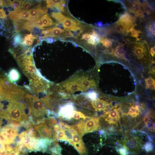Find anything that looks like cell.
I'll return each instance as SVG.
<instances>
[{"label": "cell", "instance_id": "obj_18", "mask_svg": "<svg viewBox=\"0 0 155 155\" xmlns=\"http://www.w3.org/2000/svg\"><path fill=\"white\" fill-rule=\"evenodd\" d=\"M65 86L69 91L71 92L80 90L78 84L75 80L68 82L65 84Z\"/></svg>", "mask_w": 155, "mask_h": 155}, {"label": "cell", "instance_id": "obj_45", "mask_svg": "<svg viewBox=\"0 0 155 155\" xmlns=\"http://www.w3.org/2000/svg\"><path fill=\"white\" fill-rule=\"evenodd\" d=\"M44 40L46 41L47 42L49 43H52L54 41V40L51 38H46Z\"/></svg>", "mask_w": 155, "mask_h": 155}, {"label": "cell", "instance_id": "obj_48", "mask_svg": "<svg viewBox=\"0 0 155 155\" xmlns=\"http://www.w3.org/2000/svg\"><path fill=\"white\" fill-rule=\"evenodd\" d=\"M52 155H61V154H58L55 153H52Z\"/></svg>", "mask_w": 155, "mask_h": 155}, {"label": "cell", "instance_id": "obj_26", "mask_svg": "<svg viewBox=\"0 0 155 155\" xmlns=\"http://www.w3.org/2000/svg\"><path fill=\"white\" fill-rule=\"evenodd\" d=\"M146 29L148 35L154 37L155 36V24L154 22H151L147 25Z\"/></svg>", "mask_w": 155, "mask_h": 155}, {"label": "cell", "instance_id": "obj_47", "mask_svg": "<svg viewBox=\"0 0 155 155\" xmlns=\"http://www.w3.org/2000/svg\"><path fill=\"white\" fill-rule=\"evenodd\" d=\"M0 6L3 7L2 0H0Z\"/></svg>", "mask_w": 155, "mask_h": 155}, {"label": "cell", "instance_id": "obj_22", "mask_svg": "<svg viewBox=\"0 0 155 155\" xmlns=\"http://www.w3.org/2000/svg\"><path fill=\"white\" fill-rule=\"evenodd\" d=\"M114 40L110 38H108L104 36L101 38L100 42L103 46L105 48H109L112 47Z\"/></svg>", "mask_w": 155, "mask_h": 155}, {"label": "cell", "instance_id": "obj_1", "mask_svg": "<svg viewBox=\"0 0 155 155\" xmlns=\"http://www.w3.org/2000/svg\"><path fill=\"white\" fill-rule=\"evenodd\" d=\"M72 126L82 137L86 134L99 130L100 128L99 117L95 116H86L85 119L80 120Z\"/></svg>", "mask_w": 155, "mask_h": 155}, {"label": "cell", "instance_id": "obj_28", "mask_svg": "<svg viewBox=\"0 0 155 155\" xmlns=\"http://www.w3.org/2000/svg\"><path fill=\"white\" fill-rule=\"evenodd\" d=\"M56 135L57 138L59 140L68 142L67 138L62 128L57 131Z\"/></svg>", "mask_w": 155, "mask_h": 155}, {"label": "cell", "instance_id": "obj_36", "mask_svg": "<svg viewBox=\"0 0 155 155\" xmlns=\"http://www.w3.org/2000/svg\"><path fill=\"white\" fill-rule=\"evenodd\" d=\"M144 149L145 151L147 152H150L152 151L154 149V145L152 143L150 142H146L145 144L144 147Z\"/></svg>", "mask_w": 155, "mask_h": 155}, {"label": "cell", "instance_id": "obj_30", "mask_svg": "<svg viewBox=\"0 0 155 155\" xmlns=\"http://www.w3.org/2000/svg\"><path fill=\"white\" fill-rule=\"evenodd\" d=\"M116 149L120 155H129V150L125 146H117Z\"/></svg>", "mask_w": 155, "mask_h": 155}, {"label": "cell", "instance_id": "obj_20", "mask_svg": "<svg viewBox=\"0 0 155 155\" xmlns=\"http://www.w3.org/2000/svg\"><path fill=\"white\" fill-rule=\"evenodd\" d=\"M139 1L141 6L142 7L144 12L147 15H150L152 12L153 9L148 2L147 1Z\"/></svg>", "mask_w": 155, "mask_h": 155}, {"label": "cell", "instance_id": "obj_11", "mask_svg": "<svg viewBox=\"0 0 155 155\" xmlns=\"http://www.w3.org/2000/svg\"><path fill=\"white\" fill-rule=\"evenodd\" d=\"M129 11L133 13L136 16L144 18L145 16L144 12L141 8V5L138 1H133L130 3Z\"/></svg>", "mask_w": 155, "mask_h": 155}, {"label": "cell", "instance_id": "obj_19", "mask_svg": "<svg viewBox=\"0 0 155 155\" xmlns=\"http://www.w3.org/2000/svg\"><path fill=\"white\" fill-rule=\"evenodd\" d=\"M40 18L43 23L44 27L51 26L55 24L48 14L43 15Z\"/></svg>", "mask_w": 155, "mask_h": 155}, {"label": "cell", "instance_id": "obj_34", "mask_svg": "<svg viewBox=\"0 0 155 155\" xmlns=\"http://www.w3.org/2000/svg\"><path fill=\"white\" fill-rule=\"evenodd\" d=\"M22 1L13 0L11 1V7L14 10H21V6Z\"/></svg>", "mask_w": 155, "mask_h": 155}, {"label": "cell", "instance_id": "obj_10", "mask_svg": "<svg viewBox=\"0 0 155 155\" xmlns=\"http://www.w3.org/2000/svg\"><path fill=\"white\" fill-rule=\"evenodd\" d=\"M39 129L41 134L44 137L51 140H57L56 134L51 128L41 125L39 127Z\"/></svg>", "mask_w": 155, "mask_h": 155}, {"label": "cell", "instance_id": "obj_12", "mask_svg": "<svg viewBox=\"0 0 155 155\" xmlns=\"http://www.w3.org/2000/svg\"><path fill=\"white\" fill-rule=\"evenodd\" d=\"M154 116L152 111H150L146 114L143 118V121L148 129L154 131Z\"/></svg>", "mask_w": 155, "mask_h": 155}, {"label": "cell", "instance_id": "obj_43", "mask_svg": "<svg viewBox=\"0 0 155 155\" xmlns=\"http://www.w3.org/2000/svg\"><path fill=\"white\" fill-rule=\"evenodd\" d=\"M3 7H8L11 6V1L2 0Z\"/></svg>", "mask_w": 155, "mask_h": 155}, {"label": "cell", "instance_id": "obj_39", "mask_svg": "<svg viewBox=\"0 0 155 155\" xmlns=\"http://www.w3.org/2000/svg\"><path fill=\"white\" fill-rule=\"evenodd\" d=\"M145 81L146 85V88L150 85L155 84V80L151 77H149L146 79Z\"/></svg>", "mask_w": 155, "mask_h": 155}, {"label": "cell", "instance_id": "obj_41", "mask_svg": "<svg viewBox=\"0 0 155 155\" xmlns=\"http://www.w3.org/2000/svg\"><path fill=\"white\" fill-rule=\"evenodd\" d=\"M48 124L51 126H53L56 125L57 123V120L53 117H50L47 119L46 121Z\"/></svg>", "mask_w": 155, "mask_h": 155}, {"label": "cell", "instance_id": "obj_8", "mask_svg": "<svg viewBox=\"0 0 155 155\" xmlns=\"http://www.w3.org/2000/svg\"><path fill=\"white\" fill-rule=\"evenodd\" d=\"M46 3L47 8L53 10L56 9L60 12H64L65 10V7L66 4L65 1L46 0Z\"/></svg>", "mask_w": 155, "mask_h": 155}, {"label": "cell", "instance_id": "obj_13", "mask_svg": "<svg viewBox=\"0 0 155 155\" xmlns=\"http://www.w3.org/2000/svg\"><path fill=\"white\" fill-rule=\"evenodd\" d=\"M124 45L122 43L118 44L114 49L112 50L111 53L117 57L126 60L125 50Z\"/></svg>", "mask_w": 155, "mask_h": 155}, {"label": "cell", "instance_id": "obj_27", "mask_svg": "<svg viewBox=\"0 0 155 155\" xmlns=\"http://www.w3.org/2000/svg\"><path fill=\"white\" fill-rule=\"evenodd\" d=\"M86 98L92 101L98 99V94L95 91L90 90L88 92L86 95Z\"/></svg>", "mask_w": 155, "mask_h": 155}, {"label": "cell", "instance_id": "obj_42", "mask_svg": "<svg viewBox=\"0 0 155 155\" xmlns=\"http://www.w3.org/2000/svg\"><path fill=\"white\" fill-rule=\"evenodd\" d=\"M0 18L2 20H6L7 16L5 11L3 8L0 9Z\"/></svg>", "mask_w": 155, "mask_h": 155}, {"label": "cell", "instance_id": "obj_35", "mask_svg": "<svg viewBox=\"0 0 155 155\" xmlns=\"http://www.w3.org/2000/svg\"><path fill=\"white\" fill-rule=\"evenodd\" d=\"M86 116H85L84 114L80 111H78L74 110L72 117V118L75 120H79L80 119H85Z\"/></svg>", "mask_w": 155, "mask_h": 155}, {"label": "cell", "instance_id": "obj_40", "mask_svg": "<svg viewBox=\"0 0 155 155\" xmlns=\"http://www.w3.org/2000/svg\"><path fill=\"white\" fill-rule=\"evenodd\" d=\"M92 38V34L90 33H85L82 34V39H84L85 40L87 41L88 43L91 40Z\"/></svg>", "mask_w": 155, "mask_h": 155}, {"label": "cell", "instance_id": "obj_24", "mask_svg": "<svg viewBox=\"0 0 155 155\" xmlns=\"http://www.w3.org/2000/svg\"><path fill=\"white\" fill-rule=\"evenodd\" d=\"M142 33V32L140 30H137L135 29L134 26L130 28L126 35L130 33V34H129L130 36L136 38L135 40L136 41H139L141 39V38L139 37L140 36V34Z\"/></svg>", "mask_w": 155, "mask_h": 155}, {"label": "cell", "instance_id": "obj_38", "mask_svg": "<svg viewBox=\"0 0 155 155\" xmlns=\"http://www.w3.org/2000/svg\"><path fill=\"white\" fill-rule=\"evenodd\" d=\"M6 81L5 78L0 77V98L3 94L5 85Z\"/></svg>", "mask_w": 155, "mask_h": 155}, {"label": "cell", "instance_id": "obj_14", "mask_svg": "<svg viewBox=\"0 0 155 155\" xmlns=\"http://www.w3.org/2000/svg\"><path fill=\"white\" fill-rule=\"evenodd\" d=\"M91 104L94 109L98 111L105 110L109 105L105 101L98 99L92 101Z\"/></svg>", "mask_w": 155, "mask_h": 155}, {"label": "cell", "instance_id": "obj_21", "mask_svg": "<svg viewBox=\"0 0 155 155\" xmlns=\"http://www.w3.org/2000/svg\"><path fill=\"white\" fill-rule=\"evenodd\" d=\"M140 112L139 106L136 104H133L129 108L128 114L131 117L134 118L138 116Z\"/></svg>", "mask_w": 155, "mask_h": 155}, {"label": "cell", "instance_id": "obj_2", "mask_svg": "<svg viewBox=\"0 0 155 155\" xmlns=\"http://www.w3.org/2000/svg\"><path fill=\"white\" fill-rule=\"evenodd\" d=\"M51 16L65 28L75 32L80 30V28L78 25L79 24L78 22L60 12H52Z\"/></svg>", "mask_w": 155, "mask_h": 155}, {"label": "cell", "instance_id": "obj_16", "mask_svg": "<svg viewBox=\"0 0 155 155\" xmlns=\"http://www.w3.org/2000/svg\"><path fill=\"white\" fill-rule=\"evenodd\" d=\"M8 79L11 82L18 81L20 78V75L19 71L15 69H11L8 75Z\"/></svg>", "mask_w": 155, "mask_h": 155}, {"label": "cell", "instance_id": "obj_7", "mask_svg": "<svg viewBox=\"0 0 155 155\" xmlns=\"http://www.w3.org/2000/svg\"><path fill=\"white\" fill-rule=\"evenodd\" d=\"M119 109L113 108L106 112L102 117L109 124H115L119 119L120 116Z\"/></svg>", "mask_w": 155, "mask_h": 155}, {"label": "cell", "instance_id": "obj_44", "mask_svg": "<svg viewBox=\"0 0 155 155\" xmlns=\"http://www.w3.org/2000/svg\"><path fill=\"white\" fill-rule=\"evenodd\" d=\"M155 46H154L152 47L150 49V53L152 57H154L155 55Z\"/></svg>", "mask_w": 155, "mask_h": 155}, {"label": "cell", "instance_id": "obj_31", "mask_svg": "<svg viewBox=\"0 0 155 155\" xmlns=\"http://www.w3.org/2000/svg\"><path fill=\"white\" fill-rule=\"evenodd\" d=\"M34 4V3L32 1H22L21 9L23 10H28Z\"/></svg>", "mask_w": 155, "mask_h": 155}, {"label": "cell", "instance_id": "obj_23", "mask_svg": "<svg viewBox=\"0 0 155 155\" xmlns=\"http://www.w3.org/2000/svg\"><path fill=\"white\" fill-rule=\"evenodd\" d=\"M28 11L30 16V22H32L38 19L42 16L35 8L30 9Z\"/></svg>", "mask_w": 155, "mask_h": 155}, {"label": "cell", "instance_id": "obj_33", "mask_svg": "<svg viewBox=\"0 0 155 155\" xmlns=\"http://www.w3.org/2000/svg\"><path fill=\"white\" fill-rule=\"evenodd\" d=\"M35 8L38 13L41 16L45 14L47 11V8L46 6H42L40 3H39L36 6Z\"/></svg>", "mask_w": 155, "mask_h": 155}, {"label": "cell", "instance_id": "obj_46", "mask_svg": "<svg viewBox=\"0 0 155 155\" xmlns=\"http://www.w3.org/2000/svg\"><path fill=\"white\" fill-rule=\"evenodd\" d=\"M146 88L147 89L149 88L151 90H154L155 88V84H153L147 87H146Z\"/></svg>", "mask_w": 155, "mask_h": 155}, {"label": "cell", "instance_id": "obj_3", "mask_svg": "<svg viewBox=\"0 0 155 155\" xmlns=\"http://www.w3.org/2000/svg\"><path fill=\"white\" fill-rule=\"evenodd\" d=\"M73 35L70 30L67 29H62L55 27L42 31L41 36V38L51 37L65 38L73 36Z\"/></svg>", "mask_w": 155, "mask_h": 155}, {"label": "cell", "instance_id": "obj_17", "mask_svg": "<svg viewBox=\"0 0 155 155\" xmlns=\"http://www.w3.org/2000/svg\"><path fill=\"white\" fill-rule=\"evenodd\" d=\"M38 38V36H34L31 33L27 34L23 38L22 44L25 46H30L33 44L34 40Z\"/></svg>", "mask_w": 155, "mask_h": 155}, {"label": "cell", "instance_id": "obj_32", "mask_svg": "<svg viewBox=\"0 0 155 155\" xmlns=\"http://www.w3.org/2000/svg\"><path fill=\"white\" fill-rule=\"evenodd\" d=\"M19 14L20 19L25 20L30 22V16L28 10H20Z\"/></svg>", "mask_w": 155, "mask_h": 155}, {"label": "cell", "instance_id": "obj_25", "mask_svg": "<svg viewBox=\"0 0 155 155\" xmlns=\"http://www.w3.org/2000/svg\"><path fill=\"white\" fill-rule=\"evenodd\" d=\"M19 12L20 10L9 11V18L14 21L20 20Z\"/></svg>", "mask_w": 155, "mask_h": 155}, {"label": "cell", "instance_id": "obj_4", "mask_svg": "<svg viewBox=\"0 0 155 155\" xmlns=\"http://www.w3.org/2000/svg\"><path fill=\"white\" fill-rule=\"evenodd\" d=\"M70 130L72 135V146L80 155H86L87 150L83 141L82 137L72 125H71Z\"/></svg>", "mask_w": 155, "mask_h": 155}, {"label": "cell", "instance_id": "obj_29", "mask_svg": "<svg viewBox=\"0 0 155 155\" xmlns=\"http://www.w3.org/2000/svg\"><path fill=\"white\" fill-rule=\"evenodd\" d=\"M23 38L22 37V35L19 33H17L15 34L13 38V44L15 47L19 45L22 44Z\"/></svg>", "mask_w": 155, "mask_h": 155}, {"label": "cell", "instance_id": "obj_37", "mask_svg": "<svg viewBox=\"0 0 155 155\" xmlns=\"http://www.w3.org/2000/svg\"><path fill=\"white\" fill-rule=\"evenodd\" d=\"M40 18L32 22L34 27H36L40 29H44L43 25Z\"/></svg>", "mask_w": 155, "mask_h": 155}, {"label": "cell", "instance_id": "obj_9", "mask_svg": "<svg viewBox=\"0 0 155 155\" xmlns=\"http://www.w3.org/2000/svg\"><path fill=\"white\" fill-rule=\"evenodd\" d=\"M75 80L78 84L81 90L84 91L96 86L95 83L93 80L87 78L82 77Z\"/></svg>", "mask_w": 155, "mask_h": 155}, {"label": "cell", "instance_id": "obj_6", "mask_svg": "<svg viewBox=\"0 0 155 155\" xmlns=\"http://www.w3.org/2000/svg\"><path fill=\"white\" fill-rule=\"evenodd\" d=\"M146 42L143 43L135 42L131 43L129 44L131 46L133 54L138 59H142L144 58L147 52Z\"/></svg>", "mask_w": 155, "mask_h": 155}, {"label": "cell", "instance_id": "obj_15", "mask_svg": "<svg viewBox=\"0 0 155 155\" xmlns=\"http://www.w3.org/2000/svg\"><path fill=\"white\" fill-rule=\"evenodd\" d=\"M28 21L24 20H19L13 21V24L16 32L25 29L26 24Z\"/></svg>", "mask_w": 155, "mask_h": 155}, {"label": "cell", "instance_id": "obj_5", "mask_svg": "<svg viewBox=\"0 0 155 155\" xmlns=\"http://www.w3.org/2000/svg\"><path fill=\"white\" fill-rule=\"evenodd\" d=\"M74 108V106L72 102H69L63 104L59 106L58 117L63 121H71L75 110Z\"/></svg>", "mask_w": 155, "mask_h": 155}]
</instances>
